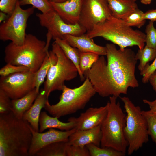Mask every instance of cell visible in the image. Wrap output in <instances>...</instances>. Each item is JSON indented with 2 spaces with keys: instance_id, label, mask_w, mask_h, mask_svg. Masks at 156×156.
Masks as SVG:
<instances>
[{
  "instance_id": "obj_1",
  "label": "cell",
  "mask_w": 156,
  "mask_h": 156,
  "mask_svg": "<svg viewBox=\"0 0 156 156\" xmlns=\"http://www.w3.org/2000/svg\"><path fill=\"white\" fill-rule=\"evenodd\" d=\"M105 47L107 61L101 56L84 75L99 96L118 98L126 94L129 88L139 86L135 75L137 60L130 49H118L113 43H107Z\"/></svg>"
},
{
  "instance_id": "obj_2",
  "label": "cell",
  "mask_w": 156,
  "mask_h": 156,
  "mask_svg": "<svg viewBox=\"0 0 156 156\" xmlns=\"http://www.w3.org/2000/svg\"><path fill=\"white\" fill-rule=\"evenodd\" d=\"M32 133L30 125L11 112L0 114V156H27Z\"/></svg>"
},
{
  "instance_id": "obj_3",
  "label": "cell",
  "mask_w": 156,
  "mask_h": 156,
  "mask_svg": "<svg viewBox=\"0 0 156 156\" xmlns=\"http://www.w3.org/2000/svg\"><path fill=\"white\" fill-rule=\"evenodd\" d=\"M86 34L91 38L102 37L118 45L121 50L134 46L142 49L145 43V34L139 30L134 29L127 25L124 20L112 15L94 25Z\"/></svg>"
},
{
  "instance_id": "obj_4",
  "label": "cell",
  "mask_w": 156,
  "mask_h": 156,
  "mask_svg": "<svg viewBox=\"0 0 156 156\" xmlns=\"http://www.w3.org/2000/svg\"><path fill=\"white\" fill-rule=\"evenodd\" d=\"M46 42L34 35L26 34L21 45L10 42L5 47L4 60L6 63L27 67L35 73L40 68L49 52Z\"/></svg>"
},
{
  "instance_id": "obj_5",
  "label": "cell",
  "mask_w": 156,
  "mask_h": 156,
  "mask_svg": "<svg viewBox=\"0 0 156 156\" xmlns=\"http://www.w3.org/2000/svg\"><path fill=\"white\" fill-rule=\"evenodd\" d=\"M117 97L111 96L107 103V114L101 125L102 137L101 147L111 148L126 154L128 143L124 130L126 114L123 111Z\"/></svg>"
},
{
  "instance_id": "obj_6",
  "label": "cell",
  "mask_w": 156,
  "mask_h": 156,
  "mask_svg": "<svg viewBox=\"0 0 156 156\" xmlns=\"http://www.w3.org/2000/svg\"><path fill=\"white\" fill-rule=\"evenodd\" d=\"M62 91V93L57 103L51 105L47 100L44 107L50 114L58 118L83 109L96 93L87 78L80 86L70 88L65 85Z\"/></svg>"
},
{
  "instance_id": "obj_7",
  "label": "cell",
  "mask_w": 156,
  "mask_h": 156,
  "mask_svg": "<svg viewBox=\"0 0 156 156\" xmlns=\"http://www.w3.org/2000/svg\"><path fill=\"white\" fill-rule=\"evenodd\" d=\"M126 113L124 132L128 143L127 153L132 154L149 140L146 120L140 107L127 97H120Z\"/></svg>"
},
{
  "instance_id": "obj_8",
  "label": "cell",
  "mask_w": 156,
  "mask_h": 156,
  "mask_svg": "<svg viewBox=\"0 0 156 156\" xmlns=\"http://www.w3.org/2000/svg\"><path fill=\"white\" fill-rule=\"evenodd\" d=\"M51 50L57 59V63L50 68L44 82L43 89L47 98L52 92L62 90L65 81L75 79L79 74L74 64L55 41L52 44Z\"/></svg>"
},
{
  "instance_id": "obj_9",
  "label": "cell",
  "mask_w": 156,
  "mask_h": 156,
  "mask_svg": "<svg viewBox=\"0 0 156 156\" xmlns=\"http://www.w3.org/2000/svg\"><path fill=\"white\" fill-rule=\"evenodd\" d=\"M17 2L12 14L0 26V39L2 41L10 40L17 45L24 42L26 35L27 22L29 17L34 12L33 6L23 9Z\"/></svg>"
},
{
  "instance_id": "obj_10",
  "label": "cell",
  "mask_w": 156,
  "mask_h": 156,
  "mask_svg": "<svg viewBox=\"0 0 156 156\" xmlns=\"http://www.w3.org/2000/svg\"><path fill=\"white\" fill-rule=\"evenodd\" d=\"M36 16L40 25L47 30V39H62L67 34L79 36L87 32L79 23L70 24L65 22L55 10L47 14L37 13Z\"/></svg>"
},
{
  "instance_id": "obj_11",
  "label": "cell",
  "mask_w": 156,
  "mask_h": 156,
  "mask_svg": "<svg viewBox=\"0 0 156 156\" xmlns=\"http://www.w3.org/2000/svg\"><path fill=\"white\" fill-rule=\"evenodd\" d=\"M34 75L29 70L1 77L0 89L11 99L21 98L35 88Z\"/></svg>"
},
{
  "instance_id": "obj_12",
  "label": "cell",
  "mask_w": 156,
  "mask_h": 156,
  "mask_svg": "<svg viewBox=\"0 0 156 156\" xmlns=\"http://www.w3.org/2000/svg\"><path fill=\"white\" fill-rule=\"evenodd\" d=\"M112 15L107 0H85L80 14L79 23L86 30Z\"/></svg>"
},
{
  "instance_id": "obj_13",
  "label": "cell",
  "mask_w": 156,
  "mask_h": 156,
  "mask_svg": "<svg viewBox=\"0 0 156 156\" xmlns=\"http://www.w3.org/2000/svg\"><path fill=\"white\" fill-rule=\"evenodd\" d=\"M32 133V139L29 151V156H34L36 152L43 147L53 143L67 142L70 136L76 130L73 128L67 131H60L54 128H49L44 133L34 131L30 125Z\"/></svg>"
},
{
  "instance_id": "obj_14",
  "label": "cell",
  "mask_w": 156,
  "mask_h": 156,
  "mask_svg": "<svg viewBox=\"0 0 156 156\" xmlns=\"http://www.w3.org/2000/svg\"><path fill=\"white\" fill-rule=\"evenodd\" d=\"M108 105L99 107H90L77 118L71 117L68 121L74 122L76 130L89 129L101 125L107 114Z\"/></svg>"
},
{
  "instance_id": "obj_15",
  "label": "cell",
  "mask_w": 156,
  "mask_h": 156,
  "mask_svg": "<svg viewBox=\"0 0 156 156\" xmlns=\"http://www.w3.org/2000/svg\"><path fill=\"white\" fill-rule=\"evenodd\" d=\"M85 0H67L57 3L51 1L55 11L66 23H79L82 8Z\"/></svg>"
},
{
  "instance_id": "obj_16",
  "label": "cell",
  "mask_w": 156,
  "mask_h": 156,
  "mask_svg": "<svg viewBox=\"0 0 156 156\" xmlns=\"http://www.w3.org/2000/svg\"><path fill=\"white\" fill-rule=\"evenodd\" d=\"M101 125L88 129L76 130L69 137L68 144L83 147L93 144L100 147L102 137Z\"/></svg>"
},
{
  "instance_id": "obj_17",
  "label": "cell",
  "mask_w": 156,
  "mask_h": 156,
  "mask_svg": "<svg viewBox=\"0 0 156 156\" xmlns=\"http://www.w3.org/2000/svg\"><path fill=\"white\" fill-rule=\"evenodd\" d=\"M62 39L81 52L93 53L99 55H106V47L96 44L92 38L88 37L86 34L79 36L66 35Z\"/></svg>"
},
{
  "instance_id": "obj_18",
  "label": "cell",
  "mask_w": 156,
  "mask_h": 156,
  "mask_svg": "<svg viewBox=\"0 0 156 156\" xmlns=\"http://www.w3.org/2000/svg\"><path fill=\"white\" fill-rule=\"evenodd\" d=\"M48 100L43 89L41 90L33 104L23 114L22 119L28 122L35 131L39 132V121L41 111Z\"/></svg>"
},
{
  "instance_id": "obj_19",
  "label": "cell",
  "mask_w": 156,
  "mask_h": 156,
  "mask_svg": "<svg viewBox=\"0 0 156 156\" xmlns=\"http://www.w3.org/2000/svg\"><path fill=\"white\" fill-rule=\"evenodd\" d=\"M39 93L34 88L21 98L12 99L11 112L17 118L22 119L23 114L32 106Z\"/></svg>"
},
{
  "instance_id": "obj_20",
  "label": "cell",
  "mask_w": 156,
  "mask_h": 156,
  "mask_svg": "<svg viewBox=\"0 0 156 156\" xmlns=\"http://www.w3.org/2000/svg\"><path fill=\"white\" fill-rule=\"evenodd\" d=\"M112 15L117 18L124 20L138 9L135 2L131 0H107Z\"/></svg>"
},
{
  "instance_id": "obj_21",
  "label": "cell",
  "mask_w": 156,
  "mask_h": 156,
  "mask_svg": "<svg viewBox=\"0 0 156 156\" xmlns=\"http://www.w3.org/2000/svg\"><path fill=\"white\" fill-rule=\"evenodd\" d=\"M56 117H51L45 112H42L40 115L39 124V132H43L45 130L49 128H56L62 131H67L74 128L75 123L72 121L67 122H61Z\"/></svg>"
},
{
  "instance_id": "obj_22",
  "label": "cell",
  "mask_w": 156,
  "mask_h": 156,
  "mask_svg": "<svg viewBox=\"0 0 156 156\" xmlns=\"http://www.w3.org/2000/svg\"><path fill=\"white\" fill-rule=\"evenodd\" d=\"M57 59L56 55L52 50L49 51L39 69L34 73V85L38 92H39L40 87L44 81L50 68L57 63Z\"/></svg>"
},
{
  "instance_id": "obj_23",
  "label": "cell",
  "mask_w": 156,
  "mask_h": 156,
  "mask_svg": "<svg viewBox=\"0 0 156 156\" xmlns=\"http://www.w3.org/2000/svg\"><path fill=\"white\" fill-rule=\"evenodd\" d=\"M55 41L62 49L65 55L74 64L77 68L81 80H84V75L81 72L79 66V51L76 48L71 46L64 39L56 38Z\"/></svg>"
},
{
  "instance_id": "obj_24",
  "label": "cell",
  "mask_w": 156,
  "mask_h": 156,
  "mask_svg": "<svg viewBox=\"0 0 156 156\" xmlns=\"http://www.w3.org/2000/svg\"><path fill=\"white\" fill-rule=\"evenodd\" d=\"M67 142H58L48 144L38 151L36 156H66Z\"/></svg>"
},
{
  "instance_id": "obj_25",
  "label": "cell",
  "mask_w": 156,
  "mask_h": 156,
  "mask_svg": "<svg viewBox=\"0 0 156 156\" xmlns=\"http://www.w3.org/2000/svg\"><path fill=\"white\" fill-rule=\"evenodd\" d=\"M156 57V49L146 45L142 49H139L135 54V57L140 61L138 69L141 73L149 62L154 60Z\"/></svg>"
},
{
  "instance_id": "obj_26",
  "label": "cell",
  "mask_w": 156,
  "mask_h": 156,
  "mask_svg": "<svg viewBox=\"0 0 156 156\" xmlns=\"http://www.w3.org/2000/svg\"><path fill=\"white\" fill-rule=\"evenodd\" d=\"M90 156H124L125 154L108 147L100 148L93 144L86 146Z\"/></svg>"
},
{
  "instance_id": "obj_27",
  "label": "cell",
  "mask_w": 156,
  "mask_h": 156,
  "mask_svg": "<svg viewBox=\"0 0 156 156\" xmlns=\"http://www.w3.org/2000/svg\"><path fill=\"white\" fill-rule=\"evenodd\" d=\"M79 51V68L81 73L84 75L85 72L90 69L93 64L97 60L99 55L93 53Z\"/></svg>"
},
{
  "instance_id": "obj_28",
  "label": "cell",
  "mask_w": 156,
  "mask_h": 156,
  "mask_svg": "<svg viewBox=\"0 0 156 156\" xmlns=\"http://www.w3.org/2000/svg\"><path fill=\"white\" fill-rule=\"evenodd\" d=\"M19 2L21 6L31 5L43 14H47L54 10L49 0H20Z\"/></svg>"
},
{
  "instance_id": "obj_29",
  "label": "cell",
  "mask_w": 156,
  "mask_h": 156,
  "mask_svg": "<svg viewBox=\"0 0 156 156\" xmlns=\"http://www.w3.org/2000/svg\"><path fill=\"white\" fill-rule=\"evenodd\" d=\"M144 13L138 8L123 20L127 25L140 28L146 23V20L144 18Z\"/></svg>"
},
{
  "instance_id": "obj_30",
  "label": "cell",
  "mask_w": 156,
  "mask_h": 156,
  "mask_svg": "<svg viewBox=\"0 0 156 156\" xmlns=\"http://www.w3.org/2000/svg\"><path fill=\"white\" fill-rule=\"evenodd\" d=\"M142 113L147 122L148 135L156 145V116L149 110H142Z\"/></svg>"
},
{
  "instance_id": "obj_31",
  "label": "cell",
  "mask_w": 156,
  "mask_h": 156,
  "mask_svg": "<svg viewBox=\"0 0 156 156\" xmlns=\"http://www.w3.org/2000/svg\"><path fill=\"white\" fill-rule=\"evenodd\" d=\"M154 23L150 21L146 27L145 43L147 46L156 49V28L154 27Z\"/></svg>"
},
{
  "instance_id": "obj_32",
  "label": "cell",
  "mask_w": 156,
  "mask_h": 156,
  "mask_svg": "<svg viewBox=\"0 0 156 156\" xmlns=\"http://www.w3.org/2000/svg\"><path fill=\"white\" fill-rule=\"evenodd\" d=\"M29 70V69L26 66L7 63L6 65L1 68L0 75L1 77H5L12 74Z\"/></svg>"
},
{
  "instance_id": "obj_33",
  "label": "cell",
  "mask_w": 156,
  "mask_h": 156,
  "mask_svg": "<svg viewBox=\"0 0 156 156\" xmlns=\"http://www.w3.org/2000/svg\"><path fill=\"white\" fill-rule=\"evenodd\" d=\"M66 156H90L86 146L68 145L66 151Z\"/></svg>"
},
{
  "instance_id": "obj_34",
  "label": "cell",
  "mask_w": 156,
  "mask_h": 156,
  "mask_svg": "<svg viewBox=\"0 0 156 156\" xmlns=\"http://www.w3.org/2000/svg\"><path fill=\"white\" fill-rule=\"evenodd\" d=\"M12 99L2 90L0 89V114L11 112Z\"/></svg>"
},
{
  "instance_id": "obj_35",
  "label": "cell",
  "mask_w": 156,
  "mask_h": 156,
  "mask_svg": "<svg viewBox=\"0 0 156 156\" xmlns=\"http://www.w3.org/2000/svg\"><path fill=\"white\" fill-rule=\"evenodd\" d=\"M20 0H0V10L9 16L13 12L16 3Z\"/></svg>"
},
{
  "instance_id": "obj_36",
  "label": "cell",
  "mask_w": 156,
  "mask_h": 156,
  "mask_svg": "<svg viewBox=\"0 0 156 156\" xmlns=\"http://www.w3.org/2000/svg\"><path fill=\"white\" fill-rule=\"evenodd\" d=\"M156 70V57L153 62L150 65L148 63L146 66L143 71L140 74L143 77L142 81L144 83L149 81V78L151 74Z\"/></svg>"
},
{
  "instance_id": "obj_37",
  "label": "cell",
  "mask_w": 156,
  "mask_h": 156,
  "mask_svg": "<svg viewBox=\"0 0 156 156\" xmlns=\"http://www.w3.org/2000/svg\"><path fill=\"white\" fill-rule=\"evenodd\" d=\"M144 18L154 22L156 21V8L149 10L144 13Z\"/></svg>"
},
{
  "instance_id": "obj_38",
  "label": "cell",
  "mask_w": 156,
  "mask_h": 156,
  "mask_svg": "<svg viewBox=\"0 0 156 156\" xmlns=\"http://www.w3.org/2000/svg\"><path fill=\"white\" fill-rule=\"evenodd\" d=\"M143 102L148 105L150 108L149 111L156 116V99L152 101H149L146 99H144Z\"/></svg>"
},
{
  "instance_id": "obj_39",
  "label": "cell",
  "mask_w": 156,
  "mask_h": 156,
  "mask_svg": "<svg viewBox=\"0 0 156 156\" xmlns=\"http://www.w3.org/2000/svg\"><path fill=\"white\" fill-rule=\"evenodd\" d=\"M149 81L156 92V70L150 75L149 79Z\"/></svg>"
},
{
  "instance_id": "obj_40",
  "label": "cell",
  "mask_w": 156,
  "mask_h": 156,
  "mask_svg": "<svg viewBox=\"0 0 156 156\" xmlns=\"http://www.w3.org/2000/svg\"><path fill=\"white\" fill-rule=\"evenodd\" d=\"M9 16L6 13L1 11L0 12V23H1L6 20Z\"/></svg>"
},
{
  "instance_id": "obj_41",
  "label": "cell",
  "mask_w": 156,
  "mask_h": 156,
  "mask_svg": "<svg viewBox=\"0 0 156 156\" xmlns=\"http://www.w3.org/2000/svg\"><path fill=\"white\" fill-rule=\"evenodd\" d=\"M152 0H140L141 3L144 5L150 4Z\"/></svg>"
},
{
  "instance_id": "obj_42",
  "label": "cell",
  "mask_w": 156,
  "mask_h": 156,
  "mask_svg": "<svg viewBox=\"0 0 156 156\" xmlns=\"http://www.w3.org/2000/svg\"><path fill=\"white\" fill-rule=\"evenodd\" d=\"M67 0H50L51 1L57 3H60L64 2Z\"/></svg>"
},
{
  "instance_id": "obj_43",
  "label": "cell",
  "mask_w": 156,
  "mask_h": 156,
  "mask_svg": "<svg viewBox=\"0 0 156 156\" xmlns=\"http://www.w3.org/2000/svg\"><path fill=\"white\" fill-rule=\"evenodd\" d=\"M131 0L133 2H135L138 0Z\"/></svg>"
},
{
  "instance_id": "obj_44",
  "label": "cell",
  "mask_w": 156,
  "mask_h": 156,
  "mask_svg": "<svg viewBox=\"0 0 156 156\" xmlns=\"http://www.w3.org/2000/svg\"><path fill=\"white\" fill-rule=\"evenodd\" d=\"M50 1V0H49Z\"/></svg>"
}]
</instances>
